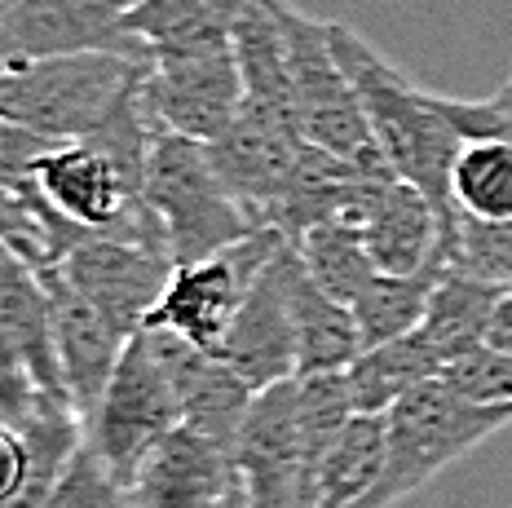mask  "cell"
I'll list each match as a JSON object with an SVG mask.
<instances>
[{"instance_id":"19","label":"cell","mask_w":512,"mask_h":508,"mask_svg":"<svg viewBox=\"0 0 512 508\" xmlns=\"http://www.w3.org/2000/svg\"><path fill=\"white\" fill-rule=\"evenodd\" d=\"M446 358L437 354V345L415 327V332L398 336L389 345L362 349L358 363L349 367V394H354V411L367 416H384L402 394H411L415 385L442 376Z\"/></svg>"},{"instance_id":"8","label":"cell","mask_w":512,"mask_h":508,"mask_svg":"<svg viewBox=\"0 0 512 508\" xmlns=\"http://www.w3.org/2000/svg\"><path fill=\"white\" fill-rule=\"evenodd\" d=\"M177 425H181L177 389H173V380H168L164 363L155 358L146 332H137L133 341L124 345V358H120V367H115L93 420L84 425V438L98 447V455L111 464V473L128 486L137 464Z\"/></svg>"},{"instance_id":"32","label":"cell","mask_w":512,"mask_h":508,"mask_svg":"<svg viewBox=\"0 0 512 508\" xmlns=\"http://www.w3.org/2000/svg\"><path fill=\"white\" fill-rule=\"evenodd\" d=\"M27 473H31V455L23 433L0 420V508H23Z\"/></svg>"},{"instance_id":"28","label":"cell","mask_w":512,"mask_h":508,"mask_svg":"<svg viewBox=\"0 0 512 508\" xmlns=\"http://www.w3.org/2000/svg\"><path fill=\"white\" fill-rule=\"evenodd\" d=\"M36 508H133V504H128V491L111 473V464H106L98 455V447L84 438L76 460L67 464V473L53 482V491Z\"/></svg>"},{"instance_id":"13","label":"cell","mask_w":512,"mask_h":508,"mask_svg":"<svg viewBox=\"0 0 512 508\" xmlns=\"http://www.w3.org/2000/svg\"><path fill=\"white\" fill-rule=\"evenodd\" d=\"M36 186L62 217L84 230H115L151 217L142 182H133L98 142H58L40 160Z\"/></svg>"},{"instance_id":"14","label":"cell","mask_w":512,"mask_h":508,"mask_svg":"<svg viewBox=\"0 0 512 508\" xmlns=\"http://www.w3.org/2000/svg\"><path fill=\"white\" fill-rule=\"evenodd\" d=\"M305 146L309 142L296 120L256 107V102H243L239 120L217 142H208V151L217 160L221 177H226V186L234 190V199L248 208L256 226H265V213L283 195V186L292 182Z\"/></svg>"},{"instance_id":"27","label":"cell","mask_w":512,"mask_h":508,"mask_svg":"<svg viewBox=\"0 0 512 508\" xmlns=\"http://www.w3.org/2000/svg\"><path fill=\"white\" fill-rule=\"evenodd\" d=\"M442 261L460 274H473L482 283L512 288V217L486 221L460 213L455 235L442 239Z\"/></svg>"},{"instance_id":"35","label":"cell","mask_w":512,"mask_h":508,"mask_svg":"<svg viewBox=\"0 0 512 508\" xmlns=\"http://www.w3.org/2000/svg\"><path fill=\"white\" fill-rule=\"evenodd\" d=\"M490 102H495L499 111H512V76H508L504 84H499V89H495V98H490Z\"/></svg>"},{"instance_id":"16","label":"cell","mask_w":512,"mask_h":508,"mask_svg":"<svg viewBox=\"0 0 512 508\" xmlns=\"http://www.w3.org/2000/svg\"><path fill=\"white\" fill-rule=\"evenodd\" d=\"M230 486L234 451L212 442L208 433L177 425L137 464L124 491L133 508H221Z\"/></svg>"},{"instance_id":"24","label":"cell","mask_w":512,"mask_h":508,"mask_svg":"<svg viewBox=\"0 0 512 508\" xmlns=\"http://www.w3.org/2000/svg\"><path fill=\"white\" fill-rule=\"evenodd\" d=\"M384 469V416L358 411L318 469L314 508H358Z\"/></svg>"},{"instance_id":"22","label":"cell","mask_w":512,"mask_h":508,"mask_svg":"<svg viewBox=\"0 0 512 508\" xmlns=\"http://www.w3.org/2000/svg\"><path fill=\"white\" fill-rule=\"evenodd\" d=\"M296 336H301V376L349 372L358 363V354L367 349L354 323V310L318 288L314 274L305 270V257L301 274H296Z\"/></svg>"},{"instance_id":"33","label":"cell","mask_w":512,"mask_h":508,"mask_svg":"<svg viewBox=\"0 0 512 508\" xmlns=\"http://www.w3.org/2000/svg\"><path fill=\"white\" fill-rule=\"evenodd\" d=\"M442 111L451 115V124L468 137H504L512 142V111H499L495 102H464V98H442Z\"/></svg>"},{"instance_id":"7","label":"cell","mask_w":512,"mask_h":508,"mask_svg":"<svg viewBox=\"0 0 512 508\" xmlns=\"http://www.w3.org/2000/svg\"><path fill=\"white\" fill-rule=\"evenodd\" d=\"M292 239H283L274 226L252 230L248 239L230 243L226 252L204 261H190V266L173 270V283L159 296L155 314L146 319V327H164V332L181 336V341L217 354L226 341L234 314L248 301L252 283L261 279V270L279 257V248Z\"/></svg>"},{"instance_id":"31","label":"cell","mask_w":512,"mask_h":508,"mask_svg":"<svg viewBox=\"0 0 512 508\" xmlns=\"http://www.w3.org/2000/svg\"><path fill=\"white\" fill-rule=\"evenodd\" d=\"M53 146L58 142H49V137L23 129V124L0 120V186L31 190L36 186V168H40V160H45Z\"/></svg>"},{"instance_id":"12","label":"cell","mask_w":512,"mask_h":508,"mask_svg":"<svg viewBox=\"0 0 512 508\" xmlns=\"http://www.w3.org/2000/svg\"><path fill=\"white\" fill-rule=\"evenodd\" d=\"M133 5L137 0H0V67L93 49L151 58L124 31V14Z\"/></svg>"},{"instance_id":"29","label":"cell","mask_w":512,"mask_h":508,"mask_svg":"<svg viewBox=\"0 0 512 508\" xmlns=\"http://www.w3.org/2000/svg\"><path fill=\"white\" fill-rule=\"evenodd\" d=\"M442 380L473 402H512V354H495L482 345L473 354L455 358Z\"/></svg>"},{"instance_id":"1","label":"cell","mask_w":512,"mask_h":508,"mask_svg":"<svg viewBox=\"0 0 512 508\" xmlns=\"http://www.w3.org/2000/svg\"><path fill=\"white\" fill-rule=\"evenodd\" d=\"M332 49L354 80L384 160L393 164L402 182L420 186L433 199L437 217H442V239H451L455 221H460V208L451 199V168L455 155L464 151V133L442 111V93H424L420 84H411L349 23H332Z\"/></svg>"},{"instance_id":"21","label":"cell","mask_w":512,"mask_h":508,"mask_svg":"<svg viewBox=\"0 0 512 508\" xmlns=\"http://www.w3.org/2000/svg\"><path fill=\"white\" fill-rule=\"evenodd\" d=\"M256 0H137L124 14V31L151 54L164 45L234 40V27Z\"/></svg>"},{"instance_id":"3","label":"cell","mask_w":512,"mask_h":508,"mask_svg":"<svg viewBox=\"0 0 512 508\" xmlns=\"http://www.w3.org/2000/svg\"><path fill=\"white\" fill-rule=\"evenodd\" d=\"M504 425H512V402H473L442 376L415 385L384 411V469L358 508H393Z\"/></svg>"},{"instance_id":"15","label":"cell","mask_w":512,"mask_h":508,"mask_svg":"<svg viewBox=\"0 0 512 508\" xmlns=\"http://www.w3.org/2000/svg\"><path fill=\"white\" fill-rule=\"evenodd\" d=\"M142 332H146L155 358L164 363V372L177 389L181 425L208 433L212 442H221L226 451H234L243 420H248V411L256 402V389L234 372L226 358L181 341V336L164 332V327H142Z\"/></svg>"},{"instance_id":"34","label":"cell","mask_w":512,"mask_h":508,"mask_svg":"<svg viewBox=\"0 0 512 508\" xmlns=\"http://www.w3.org/2000/svg\"><path fill=\"white\" fill-rule=\"evenodd\" d=\"M486 349H495V354H512V288H508L504 296H499L495 314H490Z\"/></svg>"},{"instance_id":"2","label":"cell","mask_w":512,"mask_h":508,"mask_svg":"<svg viewBox=\"0 0 512 508\" xmlns=\"http://www.w3.org/2000/svg\"><path fill=\"white\" fill-rule=\"evenodd\" d=\"M142 76L146 58L120 49L5 62L0 120L23 124L49 142H89L142 89Z\"/></svg>"},{"instance_id":"9","label":"cell","mask_w":512,"mask_h":508,"mask_svg":"<svg viewBox=\"0 0 512 508\" xmlns=\"http://www.w3.org/2000/svg\"><path fill=\"white\" fill-rule=\"evenodd\" d=\"M173 270L177 257L168 243L137 239L124 230H89L58 266L62 279L128 336L142 332L155 314L159 296L173 283Z\"/></svg>"},{"instance_id":"10","label":"cell","mask_w":512,"mask_h":508,"mask_svg":"<svg viewBox=\"0 0 512 508\" xmlns=\"http://www.w3.org/2000/svg\"><path fill=\"white\" fill-rule=\"evenodd\" d=\"M296 274H301V248L283 243L279 257L261 270L248 301L234 314L217 358L239 372L248 385L274 389L301 376V336H296Z\"/></svg>"},{"instance_id":"4","label":"cell","mask_w":512,"mask_h":508,"mask_svg":"<svg viewBox=\"0 0 512 508\" xmlns=\"http://www.w3.org/2000/svg\"><path fill=\"white\" fill-rule=\"evenodd\" d=\"M146 204L159 217L177 266L226 252L230 243L261 230L226 186L208 142L181 133H155L146 160Z\"/></svg>"},{"instance_id":"5","label":"cell","mask_w":512,"mask_h":508,"mask_svg":"<svg viewBox=\"0 0 512 508\" xmlns=\"http://www.w3.org/2000/svg\"><path fill=\"white\" fill-rule=\"evenodd\" d=\"M279 14L287 40V67H292L296 124H301L305 142L362 168H393L367 124L354 80H349V71L340 67L332 49V23L301 14L292 0H279Z\"/></svg>"},{"instance_id":"11","label":"cell","mask_w":512,"mask_h":508,"mask_svg":"<svg viewBox=\"0 0 512 508\" xmlns=\"http://www.w3.org/2000/svg\"><path fill=\"white\" fill-rule=\"evenodd\" d=\"M301 416L296 380L261 389L234 442V486L221 508H296L301 504Z\"/></svg>"},{"instance_id":"6","label":"cell","mask_w":512,"mask_h":508,"mask_svg":"<svg viewBox=\"0 0 512 508\" xmlns=\"http://www.w3.org/2000/svg\"><path fill=\"white\" fill-rule=\"evenodd\" d=\"M142 98L155 129L195 137V142H217L248 102L234 40H195V45L151 49Z\"/></svg>"},{"instance_id":"26","label":"cell","mask_w":512,"mask_h":508,"mask_svg":"<svg viewBox=\"0 0 512 508\" xmlns=\"http://www.w3.org/2000/svg\"><path fill=\"white\" fill-rule=\"evenodd\" d=\"M296 248H301L305 270L314 274V283L327 296H336L340 305H354L358 292L380 274V266L367 252V243H362V235L354 226H340V221L314 226Z\"/></svg>"},{"instance_id":"23","label":"cell","mask_w":512,"mask_h":508,"mask_svg":"<svg viewBox=\"0 0 512 508\" xmlns=\"http://www.w3.org/2000/svg\"><path fill=\"white\" fill-rule=\"evenodd\" d=\"M442 266L446 261H433L429 270L420 274H376L367 288L358 292V301L349 305L354 310V323L362 332V345L376 349V345H389L398 336L415 332L429 314V296L442 279Z\"/></svg>"},{"instance_id":"25","label":"cell","mask_w":512,"mask_h":508,"mask_svg":"<svg viewBox=\"0 0 512 508\" xmlns=\"http://www.w3.org/2000/svg\"><path fill=\"white\" fill-rule=\"evenodd\" d=\"M451 199L468 217H512V142H504V137H468L451 168Z\"/></svg>"},{"instance_id":"18","label":"cell","mask_w":512,"mask_h":508,"mask_svg":"<svg viewBox=\"0 0 512 508\" xmlns=\"http://www.w3.org/2000/svg\"><path fill=\"white\" fill-rule=\"evenodd\" d=\"M0 327L18 345V354L27 358L36 385L53 398H67V385H62V372H58V349H53L49 283L9 243H0Z\"/></svg>"},{"instance_id":"30","label":"cell","mask_w":512,"mask_h":508,"mask_svg":"<svg viewBox=\"0 0 512 508\" xmlns=\"http://www.w3.org/2000/svg\"><path fill=\"white\" fill-rule=\"evenodd\" d=\"M45 398H53V394H45V389L36 385L27 358L18 354V345L9 341V332L0 327V420H5V425H18V420H27Z\"/></svg>"},{"instance_id":"17","label":"cell","mask_w":512,"mask_h":508,"mask_svg":"<svg viewBox=\"0 0 512 508\" xmlns=\"http://www.w3.org/2000/svg\"><path fill=\"white\" fill-rule=\"evenodd\" d=\"M45 283H49V301H53V349H58L62 385H67L71 407L89 425L106 385H111L115 367L124 358V345L133 336L120 332L102 310H93L58 270H45Z\"/></svg>"},{"instance_id":"20","label":"cell","mask_w":512,"mask_h":508,"mask_svg":"<svg viewBox=\"0 0 512 508\" xmlns=\"http://www.w3.org/2000/svg\"><path fill=\"white\" fill-rule=\"evenodd\" d=\"M504 292L508 288H499V283H482V279H473V274L442 266V279H437V288L429 296V314H424L420 332L437 345L446 367H451L455 358L486 345L490 314H495Z\"/></svg>"}]
</instances>
